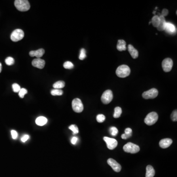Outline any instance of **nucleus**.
<instances>
[{"mask_svg":"<svg viewBox=\"0 0 177 177\" xmlns=\"http://www.w3.org/2000/svg\"><path fill=\"white\" fill-rule=\"evenodd\" d=\"M116 74L119 77L125 78L127 77L131 74V69L127 65H121L117 69Z\"/></svg>","mask_w":177,"mask_h":177,"instance_id":"f257e3e1","label":"nucleus"},{"mask_svg":"<svg viewBox=\"0 0 177 177\" xmlns=\"http://www.w3.org/2000/svg\"><path fill=\"white\" fill-rule=\"evenodd\" d=\"M15 5L16 9L20 11H27L30 9V4L27 0H16Z\"/></svg>","mask_w":177,"mask_h":177,"instance_id":"f03ea898","label":"nucleus"},{"mask_svg":"<svg viewBox=\"0 0 177 177\" xmlns=\"http://www.w3.org/2000/svg\"><path fill=\"white\" fill-rule=\"evenodd\" d=\"M123 149L124 151L126 152L131 154H136L139 152L140 147L136 144L129 142L123 146Z\"/></svg>","mask_w":177,"mask_h":177,"instance_id":"7ed1b4c3","label":"nucleus"},{"mask_svg":"<svg viewBox=\"0 0 177 177\" xmlns=\"http://www.w3.org/2000/svg\"><path fill=\"white\" fill-rule=\"evenodd\" d=\"M158 118V116L157 113L154 112H152L147 115L144 120V122L147 125H153L157 122Z\"/></svg>","mask_w":177,"mask_h":177,"instance_id":"20e7f679","label":"nucleus"},{"mask_svg":"<svg viewBox=\"0 0 177 177\" xmlns=\"http://www.w3.org/2000/svg\"><path fill=\"white\" fill-rule=\"evenodd\" d=\"M72 107L76 113H81L84 109V106L81 100L79 98L74 99L72 102Z\"/></svg>","mask_w":177,"mask_h":177,"instance_id":"39448f33","label":"nucleus"},{"mask_svg":"<svg viewBox=\"0 0 177 177\" xmlns=\"http://www.w3.org/2000/svg\"><path fill=\"white\" fill-rule=\"evenodd\" d=\"M24 36V32L23 30H22L21 29H16L11 33V38L12 41L17 42L23 39Z\"/></svg>","mask_w":177,"mask_h":177,"instance_id":"423d86ee","label":"nucleus"},{"mask_svg":"<svg viewBox=\"0 0 177 177\" xmlns=\"http://www.w3.org/2000/svg\"><path fill=\"white\" fill-rule=\"evenodd\" d=\"M113 98V93L110 89H108L104 92L102 94L101 100L103 103L107 104L111 102Z\"/></svg>","mask_w":177,"mask_h":177,"instance_id":"0eeeda50","label":"nucleus"},{"mask_svg":"<svg viewBox=\"0 0 177 177\" xmlns=\"http://www.w3.org/2000/svg\"><path fill=\"white\" fill-rule=\"evenodd\" d=\"M158 91L155 88H152L147 91H145L142 94V97L145 99H153L157 97Z\"/></svg>","mask_w":177,"mask_h":177,"instance_id":"6e6552de","label":"nucleus"},{"mask_svg":"<svg viewBox=\"0 0 177 177\" xmlns=\"http://www.w3.org/2000/svg\"><path fill=\"white\" fill-rule=\"evenodd\" d=\"M173 61L170 58H166L162 61V67L163 70L166 72H168L171 70L173 66Z\"/></svg>","mask_w":177,"mask_h":177,"instance_id":"1a4fd4ad","label":"nucleus"},{"mask_svg":"<svg viewBox=\"0 0 177 177\" xmlns=\"http://www.w3.org/2000/svg\"><path fill=\"white\" fill-rule=\"evenodd\" d=\"M104 141L105 142L107 147L109 150H113L116 148L118 145V142L116 140L111 138L104 137L103 138Z\"/></svg>","mask_w":177,"mask_h":177,"instance_id":"9d476101","label":"nucleus"},{"mask_svg":"<svg viewBox=\"0 0 177 177\" xmlns=\"http://www.w3.org/2000/svg\"><path fill=\"white\" fill-rule=\"evenodd\" d=\"M107 163L108 165L112 167L113 170L115 172H119L121 171L122 167L121 166V165L114 159L109 158L107 160Z\"/></svg>","mask_w":177,"mask_h":177,"instance_id":"9b49d317","label":"nucleus"},{"mask_svg":"<svg viewBox=\"0 0 177 177\" xmlns=\"http://www.w3.org/2000/svg\"><path fill=\"white\" fill-rule=\"evenodd\" d=\"M32 64L34 67L39 69H42L44 67L45 62L44 60L40 58H36L32 61Z\"/></svg>","mask_w":177,"mask_h":177,"instance_id":"f8f14e48","label":"nucleus"},{"mask_svg":"<svg viewBox=\"0 0 177 177\" xmlns=\"http://www.w3.org/2000/svg\"><path fill=\"white\" fill-rule=\"evenodd\" d=\"M45 51L43 49H39L35 51H31L29 53L30 57H36V58H40L44 54Z\"/></svg>","mask_w":177,"mask_h":177,"instance_id":"ddd939ff","label":"nucleus"},{"mask_svg":"<svg viewBox=\"0 0 177 177\" xmlns=\"http://www.w3.org/2000/svg\"><path fill=\"white\" fill-rule=\"evenodd\" d=\"M172 140L169 138H165L160 140L159 142V146L161 148H166L170 147L172 144Z\"/></svg>","mask_w":177,"mask_h":177,"instance_id":"4468645a","label":"nucleus"},{"mask_svg":"<svg viewBox=\"0 0 177 177\" xmlns=\"http://www.w3.org/2000/svg\"><path fill=\"white\" fill-rule=\"evenodd\" d=\"M164 30L170 34H175L176 32V28L175 25L171 23L167 22Z\"/></svg>","mask_w":177,"mask_h":177,"instance_id":"2eb2a0df","label":"nucleus"},{"mask_svg":"<svg viewBox=\"0 0 177 177\" xmlns=\"http://www.w3.org/2000/svg\"><path fill=\"white\" fill-rule=\"evenodd\" d=\"M127 49H128L129 53H130L131 56L133 58V59L137 58L139 55L138 51L134 48V47L132 45L129 44L127 47Z\"/></svg>","mask_w":177,"mask_h":177,"instance_id":"dca6fc26","label":"nucleus"},{"mask_svg":"<svg viewBox=\"0 0 177 177\" xmlns=\"http://www.w3.org/2000/svg\"><path fill=\"white\" fill-rule=\"evenodd\" d=\"M159 18L160 19V22H159V25L157 27V29L159 31H162L165 30L166 22L164 17L162 16L161 15H159Z\"/></svg>","mask_w":177,"mask_h":177,"instance_id":"f3484780","label":"nucleus"},{"mask_svg":"<svg viewBox=\"0 0 177 177\" xmlns=\"http://www.w3.org/2000/svg\"><path fill=\"white\" fill-rule=\"evenodd\" d=\"M117 48L119 51H125L127 50V46H126V42L125 40L120 39L119 40L117 45Z\"/></svg>","mask_w":177,"mask_h":177,"instance_id":"a211bd4d","label":"nucleus"},{"mask_svg":"<svg viewBox=\"0 0 177 177\" xmlns=\"http://www.w3.org/2000/svg\"><path fill=\"white\" fill-rule=\"evenodd\" d=\"M155 175V171L153 167L151 165H148L146 167V177H154Z\"/></svg>","mask_w":177,"mask_h":177,"instance_id":"6ab92c4d","label":"nucleus"},{"mask_svg":"<svg viewBox=\"0 0 177 177\" xmlns=\"http://www.w3.org/2000/svg\"><path fill=\"white\" fill-rule=\"evenodd\" d=\"M47 122V118L44 117L40 116L38 117L36 120V125L39 126H43L45 125Z\"/></svg>","mask_w":177,"mask_h":177,"instance_id":"aec40b11","label":"nucleus"},{"mask_svg":"<svg viewBox=\"0 0 177 177\" xmlns=\"http://www.w3.org/2000/svg\"><path fill=\"white\" fill-rule=\"evenodd\" d=\"M53 86L55 89H61L64 88L65 86V83L63 81H59L55 83Z\"/></svg>","mask_w":177,"mask_h":177,"instance_id":"412c9836","label":"nucleus"},{"mask_svg":"<svg viewBox=\"0 0 177 177\" xmlns=\"http://www.w3.org/2000/svg\"><path fill=\"white\" fill-rule=\"evenodd\" d=\"M159 22H160V19L159 18V16L158 15H154V16H153V17L152 19L151 23H152L154 27L157 28L159 25Z\"/></svg>","mask_w":177,"mask_h":177,"instance_id":"4be33fe9","label":"nucleus"},{"mask_svg":"<svg viewBox=\"0 0 177 177\" xmlns=\"http://www.w3.org/2000/svg\"><path fill=\"white\" fill-rule=\"evenodd\" d=\"M122 113V110L121 108L120 107H117L115 108L114 113L113 115V117L115 118H119L121 116Z\"/></svg>","mask_w":177,"mask_h":177,"instance_id":"5701e85b","label":"nucleus"},{"mask_svg":"<svg viewBox=\"0 0 177 177\" xmlns=\"http://www.w3.org/2000/svg\"><path fill=\"white\" fill-rule=\"evenodd\" d=\"M52 95H63V91L61 89H53L51 91Z\"/></svg>","mask_w":177,"mask_h":177,"instance_id":"b1692460","label":"nucleus"},{"mask_svg":"<svg viewBox=\"0 0 177 177\" xmlns=\"http://www.w3.org/2000/svg\"><path fill=\"white\" fill-rule=\"evenodd\" d=\"M5 63L8 66H11L15 64V59L11 57H9L5 59Z\"/></svg>","mask_w":177,"mask_h":177,"instance_id":"393cba45","label":"nucleus"},{"mask_svg":"<svg viewBox=\"0 0 177 177\" xmlns=\"http://www.w3.org/2000/svg\"><path fill=\"white\" fill-rule=\"evenodd\" d=\"M63 66L66 69H72L74 68V65L72 62L70 61H67L64 64Z\"/></svg>","mask_w":177,"mask_h":177,"instance_id":"a878e982","label":"nucleus"},{"mask_svg":"<svg viewBox=\"0 0 177 177\" xmlns=\"http://www.w3.org/2000/svg\"><path fill=\"white\" fill-rule=\"evenodd\" d=\"M69 129L73 132V134H77L79 132L78 128L75 125H72L69 127Z\"/></svg>","mask_w":177,"mask_h":177,"instance_id":"bb28decb","label":"nucleus"},{"mask_svg":"<svg viewBox=\"0 0 177 177\" xmlns=\"http://www.w3.org/2000/svg\"><path fill=\"white\" fill-rule=\"evenodd\" d=\"M86 57V50L84 48L81 49L80 51V55L79 57V59L81 60H83Z\"/></svg>","mask_w":177,"mask_h":177,"instance_id":"cd10ccee","label":"nucleus"},{"mask_svg":"<svg viewBox=\"0 0 177 177\" xmlns=\"http://www.w3.org/2000/svg\"><path fill=\"white\" fill-rule=\"evenodd\" d=\"M96 119L98 123H103L105 120V116L103 114H98L97 115Z\"/></svg>","mask_w":177,"mask_h":177,"instance_id":"c85d7f7f","label":"nucleus"},{"mask_svg":"<svg viewBox=\"0 0 177 177\" xmlns=\"http://www.w3.org/2000/svg\"><path fill=\"white\" fill-rule=\"evenodd\" d=\"M27 93H28V91L27 89L25 88H22L19 92V95L20 97L22 98H23L25 95L27 94Z\"/></svg>","mask_w":177,"mask_h":177,"instance_id":"c756f323","label":"nucleus"},{"mask_svg":"<svg viewBox=\"0 0 177 177\" xmlns=\"http://www.w3.org/2000/svg\"><path fill=\"white\" fill-rule=\"evenodd\" d=\"M110 133H111V135L113 136H116L117 134L118 133V129H117L116 127H111L110 129Z\"/></svg>","mask_w":177,"mask_h":177,"instance_id":"7c9ffc66","label":"nucleus"},{"mask_svg":"<svg viewBox=\"0 0 177 177\" xmlns=\"http://www.w3.org/2000/svg\"><path fill=\"white\" fill-rule=\"evenodd\" d=\"M12 87H13V91L15 93H19L21 89V88L19 85L17 83L13 84Z\"/></svg>","mask_w":177,"mask_h":177,"instance_id":"2f4dec72","label":"nucleus"},{"mask_svg":"<svg viewBox=\"0 0 177 177\" xmlns=\"http://www.w3.org/2000/svg\"><path fill=\"white\" fill-rule=\"evenodd\" d=\"M171 118L174 122H176L177 120V110H175L172 112L171 115Z\"/></svg>","mask_w":177,"mask_h":177,"instance_id":"473e14b6","label":"nucleus"},{"mask_svg":"<svg viewBox=\"0 0 177 177\" xmlns=\"http://www.w3.org/2000/svg\"><path fill=\"white\" fill-rule=\"evenodd\" d=\"M11 136L13 139H16L18 137V133H17V131L14 130L11 131Z\"/></svg>","mask_w":177,"mask_h":177,"instance_id":"72a5a7b5","label":"nucleus"},{"mask_svg":"<svg viewBox=\"0 0 177 177\" xmlns=\"http://www.w3.org/2000/svg\"><path fill=\"white\" fill-rule=\"evenodd\" d=\"M131 135H132V134H127L125 133V134H122L121 137L123 139H127V138L131 137Z\"/></svg>","mask_w":177,"mask_h":177,"instance_id":"f704fd0d","label":"nucleus"},{"mask_svg":"<svg viewBox=\"0 0 177 177\" xmlns=\"http://www.w3.org/2000/svg\"><path fill=\"white\" fill-rule=\"evenodd\" d=\"M29 138H30V137H29L28 135H25L22 138L21 141L23 142H25L27 141L29 139Z\"/></svg>","mask_w":177,"mask_h":177,"instance_id":"c9c22d12","label":"nucleus"},{"mask_svg":"<svg viewBox=\"0 0 177 177\" xmlns=\"http://www.w3.org/2000/svg\"><path fill=\"white\" fill-rule=\"evenodd\" d=\"M168 14V11L167 9H163L162 11V13H161V15L163 16H166Z\"/></svg>","mask_w":177,"mask_h":177,"instance_id":"e433bc0d","label":"nucleus"},{"mask_svg":"<svg viewBox=\"0 0 177 177\" xmlns=\"http://www.w3.org/2000/svg\"><path fill=\"white\" fill-rule=\"evenodd\" d=\"M133 131L131 128H127L125 129V133L127 134H132Z\"/></svg>","mask_w":177,"mask_h":177,"instance_id":"4c0bfd02","label":"nucleus"},{"mask_svg":"<svg viewBox=\"0 0 177 177\" xmlns=\"http://www.w3.org/2000/svg\"><path fill=\"white\" fill-rule=\"evenodd\" d=\"M77 140H78V138L76 137H74L71 140V142L73 145H75V144L77 143Z\"/></svg>","mask_w":177,"mask_h":177,"instance_id":"58836bf2","label":"nucleus"},{"mask_svg":"<svg viewBox=\"0 0 177 177\" xmlns=\"http://www.w3.org/2000/svg\"><path fill=\"white\" fill-rule=\"evenodd\" d=\"M2 64H1V63H0V73H1V72H2Z\"/></svg>","mask_w":177,"mask_h":177,"instance_id":"ea45409f","label":"nucleus"},{"mask_svg":"<svg viewBox=\"0 0 177 177\" xmlns=\"http://www.w3.org/2000/svg\"><path fill=\"white\" fill-rule=\"evenodd\" d=\"M156 13V12H155V11H154V12H153V13Z\"/></svg>","mask_w":177,"mask_h":177,"instance_id":"a19ab883","label":"nucleus"}]
</instances>
